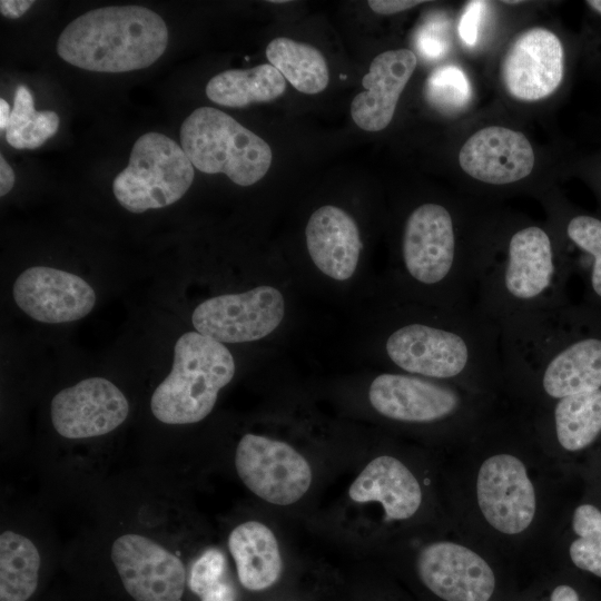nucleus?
<instances>
[{"instance_id":"nucleus-1","label":"nucleus","mask_w":601,"mask_h":601,"mask_svg":"<svg viewBox=\"0 0 601 601\" xmlns=\"http://www.w3.org/2000/svg\"><path fill=\"white\" fill-rule=\"evenodd\" d=\"M503 381L550 401L601 390V309L571 303L500 329Z\"/></svg>"},{"instance_id":"nucleus-2","label":"nucleus","mask_w":601,"mask_h":601,"mask_svg":"<svg viewBox=\"0 0 601 601\" xmlns=\"http://www.w3.org/2000/svg\"><path fill=\"white\" fill-rule=\"evenodd\" d=\"M384 348L388 361L407 374L464 388L503 381L500 329L475 306L439 307L426 319L396 325Z\"/></svg>"},{"instance_id":"nucleus-3","label":"nucleus","mask_w":601,"mask_h":601,"mask_svg":"<svg viewBox=\"0 0 601 601\" xmlns=\"http://www.w3.org/2000/svg\"><path fill=\"white\" fill-rule=\"evenodd\" d=\"M505 237L501 249L481 253L474 300L499 329L569 304L572 276L545 228L523 225Z\"/></svg>"},{"instance_id":"nucleus-4","label":"nucleus","mask_w":601,"mask_h":601,"mask_svg":"<svg viewBox=\"0 0 601 601\" xmlns=\"http://www.w3.org/2000/svg\"><path fill=\"white\" fill-rule=\"evenodd\" d=\"M167 43L158 13L136 4L108 6L71 21L58 38L57 53L75 67L117 73L151 66Z\"/></svg>"},{"instance_id":"nucleus-5","label":"nucleus","mask_w":601,"mask_h":601,"mask_svg":"<svg viewBox=\"0 0 601 601\" xmlns=\"http://www.w3.org/2000/svg\"><path fill=\"white\" fill-rule=\"evenodd\" d=\"M235 371L233 355L224 344L198 332L183 334L174 347L170 373L151 395L152 415L170 425L200 422L210 414Z\"/></svg>"},{"instance_id":"nucleus-6","label":"nucleus","mask_w":601,"mask_h":601,"mask_svg":"<svg viewBox=\"0 0 601 601\" xmlns=\"http://www.w3.org/2000/svg\"><path fill=\"white\" fill-rule=\"evenodd\" d=\"M180 142L195 168L225 174L239 186L254 185L272 165L273 152L263 138L211 107L197 108L183 121Z\"/></svg>"},{"instance_id":"nucleus-7","label":"nucleus","mask_w":601,"mask_h":601,"mask_svg":"<svg viewBox=\"0 0 601 601\" xmlns=\"http://www.w3.org/2000/svg\"><path fill=\"white\" fill-rule=\"evenodd\" d=\"M194 176L184 149L171 138L150 131L134 144L127 167L114 179L112 191L125 209L140 214L179 200Z\"/></svg>"},{"instance_id":"nucleus-8","label":"nucleus","mask_w":601,"mask_h":601,"mask_svg":"<svg viewBox=\"0 0 601 601\" xmlns=\"http://www.w3.org/2000/svg\"><path fill=\"white\" fill-rule=\"evenodd\" d=\"M234 463L243 484L270 504H294L312 484L308 461L286 442L263 435H243L236 446Z\"/></svg>"},{"instance_id":"nucleus-9","label":"nucleus","mask_w":601,"mask_h":601,"mask_svg":"<svg viewBox=\"0 0 601 601\" xmlns=\"http://www.w3.org/2000/svg\"><path fill=\"white\" fill-rule=\"evenodd\" d=\"M282 293L258 286L239 294H225L200 303L191 315L196 332L219 343H246L269 335L283 321Z\"/></svg>"},{"instance_id":"nucleus-10","label":"nucleus","mask_w":601,"mask_h":601,"mask_svg":"<svg viewBox=\"0 0 601 601\" xmlns=\"http://www.w3.org/2000/svg\"><path fill=\"white\" fill-rule=\"evenodd\" d=\"M110 559L135 601H180L187 580L185 565L155 539L122 533L111 543Z\"/></svg>"},{"instance_id":"nucleus-11","label":"nucleus","mask_w":601,"mask_h":601,"mask_svg":"<svg viewBox=\"0 0 601 601\" xmlns=\"http://www.w3.org/2000/svg\"><path fill=\"white\" fill-rule=\"evenodd\" d=\"M463 388L407 373H382L372 381L368 400L388 420L430 424L465 412L467 398Z\"/></svg>"},{"instance_id":"nucleus-12","label":"nucleus","mask_w":601,"mask_h":601,"mask_svg":"<svg viewBox=\"0 0 601 601\" xmlns=\"http://www.w3.org/2000/svg\"><path fill=\"white\" fill-rule=\"evenodd\" d=\"M129 415V402L112 382L104 377L85 378L58 392L50 403L55 431L68 440L106 435Z\"/></svg>"},{"instance_id":"nucleus-13","label":"nucleus","mask_w":601,"mask_h":601,"mask_svg":"<svg viewBox=\"0 0 601 601\" xmlns=\"http://www.w3.org/2000/svg\"><path fill=\"white\" fill-rule=\"evenodd\" d=\"M476 495L485 520L502 533H521L533 521L534 487L524 464L512 454H494L483 462Z\"/></svg>"},{"instance_id":"nucleus-14","label":"nucleus","mask_w":601,"mask_h":601,"mask_svg":"<svg viewBox=\"0 0 601 601\" xmlns=\"http://www.w3.org/2000/svg\"><path fill=\"white\" fill-rule=\"evenodd\" d=\"M17 306L29 317L47 324H61L87 316L96 303L93 288L69 272L32 266L12 286Z\"/></svg>"},{"instance_id":"nucleus-15","label":"nucleus","mask_w":601,"mask_h":601,"mask_svg":"<svg viewBox=\"0 0 601 601\" xmlns=\"http://www.w3.org/2000/svg\"><path fill=\"white\" fill-rule=\"evenodd\" d=\"M563 68L560 39L545 28H532L519 35L508 49L501 65V78L511 97L535 101L558 89Z\"/></svg>"},{"instance_id":"nucleus-16","label":"nucleus","mask_w":601,"mask_h":601,"mask_svg":"<svg viewBox=\"0 0 601 601\" xmlns=\"http://www.w3.org/2000/svg\"><path fill=\"white\" fill-rule=\"evenodd\" d=\"M417 573L425 587L445 601H489L495 589L491 566L473 550L434 542L418 554Z\"/></svg>"},{"instance_id":"nucleus-17","label":"nucleus","mask_w":601,"mask_h":601,"mask_svg":"<svg viewBox=\"0 0 601 601\" xmlns=\"http://www.w3.org/2000/svg\"><path fill=\"white\" fill-rule=\"evenodd\" d=\"M461 168L472 178L490 185H508L528 177L534 152L520 131L490 126L474 132L461 147Z\"/></svg>"},{"instance_id":"nucleus-18","label":"nucleus","mask_w":601,"mask_h":601,"mask_svg":"<svg viewBox=\"0 0 601 601\" xmlns=\"http://www.w3.org/2000/svg\"><path fill=\"white\" fill-rule=\"evenodd\" d=\"M416 65L417 58L408 49L387 50L373 59L362 80L365 90L351 104L352 119L361 129L380 131L390 125Z\"/></svg>"},{"instance_id":"nucleus-19","label":"nucleus","mask_w":601,"mask_h":601,"mask_svg":"<svg viewBox=\"0 0 601 601\" xmlns=\"http://www.w3.org/2000/svg\"><path fill=\"white\" fill-rule=\"evenodd\" d=\"M305 234L309 256L322 273L336 280L353 276L363 244L352 216L338 207L323 206L309 217Z\"/></svg>"},{"instance_id":"nucleus-20","label":"nucleus","mask_w":601,"mask_h":601,"mask_svg":"<svg viewBox=\"0 0 601 601\" xmlns=\"http://www.w3.org/2000/svg\"><path fill=\"white\" fill-rule=\"evenodd\" d=\"M357 503L380 502L387 520H406L422 503V490L414 474L397 459L381 455L368 462L348 489Z\"/></svg>"},{"instance_id":"nucleus-21","label":"nucleus","mask_w":601,"mask_h":601,"mask_svg":"<svg viewBox=\"0 0 601 601\" xmlns=\"http://www.w3.org/2000/svg\"><path fill=\"white\" fill-rule=\"evenodd\" d=\"M227 545L245 589L262 591L277 582L283 561L278 541L266 524L253 520L236 525Z\"/></svg>"},{"instance_id":"nucleus-22","label":"nucleus","mask_w":601,"mask_h":601,"mask_svg":"<svg viewBox=\"0 0 601 601\" xmlns=\"http://www.w3.org/2000/svg\"><path fill=\"white\" fill-rule=\"evenodd\" d=\"M286 79L270 63L250 69H230L214 76L206 86L207 97L215 104L243 108L280 97Z\"/></svg>"},{"instance_id":"nucleus-23","label":"nucleus","mask_w":601,"mask_h":601,"mask_svg":"<svg viewBox=\"0 0 601 601\" xmlns=\"http://www.w3.org/2000/svg\"><path fill=\"white\" fill-rule=\"evenodd\" d=\"M41 566L40 551L26 534L3 530L0 534V601H27L36 592Z\"/></svg>"},{"instance_id":"nucleus-24","label":"nucleus","mask_w":601,"mask_h":601,"mask_svg":"<svg viewBox=\"0 0 601 601\" xmlns=\"http://www.w3.org/2000/svg\"><path fill=\"white\" fill-rule=\"evenodd\" d=\"M551 422L554 436L565 451L590 446L601 434V390L555 400Z\"/></svg>"},{"instance_id":"nucleus-25","label":"nucleus","mask_w":601,"mask_h":601,"mask_svg":"<svg viewBox=\"0 0 601 601\" xmlns=\"http://www.w3.org/2000/svg\"><path fill=\"white\" fill-rule=\"evenodd\" d=\"M266 57L290 85L303 93L314 95L328 85V68L315 47L279 37L266 48Z\"/></svg>"},{"instance_id":"nucleus-26","label":"nucleus","mask_w":601,"mask_h":601,"mask_svg":"<svg viewBox=\"0 0 601 601\" xmlns=\"http://www.w3.org/2000/svg\"><path fill=\"white\" fill-rule=\"evenodd\" d=\"M568 245L578 252L569 260L571 274H578L584 284L585 304L601 309V219L578 214L564 225Z\"/></svg>"},{"instance_id":"nucleus-27","label":"nucleus","mask_w":601,"mask_h":601,"mask_svg":"<svg viewBox=\"0 0 601 601\" xmlns=\"http://www.w3.org/2000/svg\"><path fill=\"white\" fill-rule=\"evenodd\" d=\"M58 127L59 116L51 110L37 111L31 91L27 86L19 85L4 130L7 142L16 149H35L53 136Z\"/></svg>"},{"instance_id":"nucleus-28","label":"nucleus","mask_w":601,"mask_h":601,"mask_svg":"<svg viewBox=\"0 0 601 601\" xmlns=\"http://www.w3.org/2000/svg\"><path fill=\"white\" fill-rule=\"evenodd\" d=\"M427 104L444 115L464 110L472 99V86L457 66L445 65L434 69L424 85Z\"/></svg>"},{"instance_id":"nucleus-29","label":"nucleus","mask_w":601,"mask_h":601,"mask_svg":"<svg viewBox=\"0 0 601 601\" xmlns=\"http://www.w3.org/2000/svg\"><path fill=\"white\" fill-rule=\"evenodd\" d=\"M572 526L578 535L569 549L572 562L579 569L601 577V511L591 504L578 506Z\"/></svg>"},{"instance_id":"nucleus-30","label":"nucleus","mask_w":601,"mask_h":601,"mask_svg":"<svg viewBox=\"0 0 601 601\" xmlns=\"http://www.w3.org/2000/svg\"><path fill=\"white\" fill-rule=\"evenodd\" d=\"M226 558L216 549L205 550L191 564L187 583L199 598L225 580Z\"/></svg>"},{"instance_id":"nucleus-31","label":"nucleus","mask_w":601,"mask_h":601,"mask_svg":"<svg viewBox=\"0 0 601 601\" xmlns=\"http://www.w3.org/2000/svg\"><path fill=\"white\" fill-rule=\"evenodd\" d=\"M415 46L425 59H441L450 48L449 21L442 16L431 17L418 28Z\"/></svg>"},{"instance_id":"nucleus-32","label":"nucleus","mask_w":601,"mask_h":601,"mask_svg":"<svg viewBox=\"0 0 601 601\" xmlns=\"http://www.w3.org/2000/svg\"><path fill=\"white\" fill-rule=\"evenodd\" d=\"M486 7L485 1H471L463 10L459 22V35L467 45L473 46L477 40L479 26Z\"/></svg>"},{"instance_id":"nucleus-33","label":"nucleus","mask_w":601,"mask_h":601,"mask_svg":"<svg viewBox=\"0 0 601 601\" xmlns=\"http://www.w3.org/2000/svg\"><path fill=\"white\" fill-rule=\"evenodd\" d=\"M424 1L417 0H371L370 8L380 14H394L414 8Z\"/></svg>"},{"instance_id":"nucleus-34","label":"nucleus","mask_w":601,"mask_h":601,"mask_svg":"<svg viewBox=\"0 0 601 601\" xmlns=\"http://www.w3.org/2000/svg\"><path fill=\"white\" fill-rule=\"evenodd\" d=\"M236 589L226 580H223L200 597V601H236Z\"/></svg>"},{"instance_id":"nucleus-35","label":"nucleus","mask_w":601,"mask_h":601,"mask_svg":"<svg viewBox=\"0 0 601 601\" xmlns=\"http://www.w3.org/2000/svg\"><path fill=\"white\" fill-rule=\"evenodd\" d=\"M32 4L33 1L30 0H1L0 11L7 18L17 19L23 16Z\"/></svg>"},{"instance_id":"nucleus-36","label":"nucleus","mask_w":601,"mask_h":601,"mask_svg":"<svg viewBox=\"0 0 601 601\" xmlns=\"http://www.w3.org/2000/svg\"><path fill=\"white\" fill-rule=\"evenodd\" d=\"M14 185V174L3 156H0V195H7Z\"/></svg>"},{"instance_id":"nucleus-37","label":"nucleus","mask_w":601,"mask_h":601,"mask_svg":"<svg viewBox=\"0 0 601 601\" xmlns=\"http://www.w3.org/2000/svg\"><path fill=\"white\" fill-rule=\"evenodd\" d=\"M550 601H580L575 590L569 585H559L551 593Z\"/></svg>"},{"instance_id":"nucleus-38","label":"nucleus","mask_w":601,"mask_h":601,"mask_svg":"<svg viewBox=\"0 0 601 601\" xmlns=\"http://www.w3.org/2000/svg\"><path fill=\"white\" fill-rule=\"evenodd\" d=\"M11 116V109L9 104L1 98L0 99V130H6Z\"/></svg>"},{"instance_id":"nucleus-39","label":"nucleus","mask_w":601,"mask_h":601,"mask_svg":"<svg viewBox=\"0 0 601 601\" xmlns=\"http://www.w3.org/2000/svg\"><path fill=\"white\" fill-rule=\"evenodd\" d=\"M587 3H588L592 9H594L595 11H598L599 13H601V0H589V1H587Z\"/></svg>"},{"instance_id":"nucleus-40","label":"nucleus","mask_w":601,"mask_h":601,"mask_svg":"<svg viewBox=\"0 0 601 601\" xmlns=\"http://www.w3.org/2000/svg\"><path fill=\"white\" fill-rule=\"evenodd\" d=\"M270 2H273V3H284V2H287V1H285V0H272Z\"/></svg>"},{"instance_id":"nucleus-41","label":"nucleus","mask_w":601,"mask_h":601,"mask_svg":"<svg viewBox=\"0 0 601 601\" xmlns=\"http://www.w3.org/2000/svg\"><path fill=\"white\" fill-rule=\"evenodd\" d=\"M505 3H519L520 1H504Z\"/></svg>"}]
</instances>
